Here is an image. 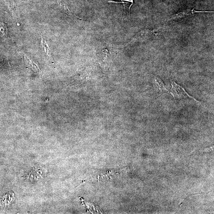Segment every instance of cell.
I'll use <instances>...</instances> for the list:
<instances>
[{
    "label": "cell",
    "instance_id": "obj_6",
    "mask_svg": "<svg viewBox=\"0 0 214 214\" xmlns=\"http://www.w3.org/2000/svg\"><path fill=\"white\" fill-rule=\"evenodd\" d=\"M7 33V29L6 25L3 23H0V36L6 35Z\"/></svg>",
    "mask_w": 214,
    "mask_h": 214
},
{
    "label": "cell",
    "instance_id": "obj_7",
    "mask_svg": "<svg viewBox=\"0 0 214 214\" xmlns=\"http://www.w3.org/2000/svg\"><path fill=\"white\" fill-rule=\"evenodd\" d=\"M8 4L9 7L10 9V10H11L12 12L14 11L15 10V4L14 3H8Z\"/></svg>",
    "mask_w": 214,
    "mask_h": 214
},
{
    "label": "cell",
    "instance_id": "obj_8",
    "mask_svg": "<svg viewBox=\"0 0 214 214\" xmlns=\"http://www.w3.org/2000/svg\"><path fill=\"white\" fill-rule=\"evenodd\" d=\"M203 152H211L213 151V147H207V148H205L203 151Z\"/></svg>",
    "mask_w": 214,
    "mask_h": 214
},
{
    "label": "cell",
    "instance_id": "obj_3",
    "mask_svg": "<svg viewBox=\"0 0 214 214\" xmlns=\"http://www.w3.org/2000/svg\"><path fill=\"white\" fill-rule=\"evenodd\" d=\"M153 84L155 86L157 87L159 91L161 93L169 92V91L166 88L165 85L163 81L159 78L154 76L153 80Z\"/></svg>",
    "mask_w": 214,
    "mask_h": 214
},
{
    "label": "cell",
    "instance_id": "obj_2",
    "mask_svg": "<svg viewBox=\"0 0 214 214\" xmlns=\"http://www.w3.org/2000/svg\"><path fill=\"white\" fill-rule=\"evenodd\" d=\"M213 13L212 11H197L194 9L192 10H188L187 11L181 12L177 13V14L173 15L169 20H177V19H182L186 18V16H189V15L193 14L194 13Z\"/></svg>",
    "mask_w": 214,
    "mask_h": 214
},
{
    "label": "cell",
    "instance_id": "obj_4",
    "mask_svg": "<svg viewBox=\"0 0 214 214\" xmlns=\"http://www.w3.org/2000/svg\"><path fill=\"white\" fill-rule=\"evenodd\" d=\"M25 59L26 62L28 64V65L33 69V71L36 73H40V70L38 66L32 60L30 59L28 56L26 55L25 56Z\"/></svg>",
    "mask_w": 214,
    "mask_h": 214
},
{
    "label": "cell",
    "instance_id": "obj_5",
    "mask_svg": "<svg viewBox=\"0 0 214 214\" xmlns=\"http://www.w3.org/2000/svg\"><path fill=\"white\" fill-rule=\"evenodd\" d=\"M42 44L43 45L44 50L45 51V52L46 53L47 55L49 56L50 59L52 60V57H51L50 51L49 46L47 44V43L46 41H45L43 39H42Z\"/></svg>",
    "mask_w": 214,
    "mask_h": 214
},
{
    "label": "cell",
    "instance_id": "obj_1",
    "mask_svg": "<svg viewBox=\"0 0 214 214\" xmlns=\"http://www.w3.org/2000/svg\"><path fill=\"white\" fill-rule=\"evenodd\" d=\"M171 85L172 87L171 94L174 96V99H194L196 101L192 96H190L183 87L178 85L174 81H172Z\"/></svg>",
    "mask_w": 214,
    "mask_h": 214
}]
</instances>
